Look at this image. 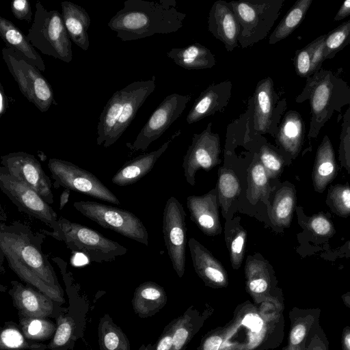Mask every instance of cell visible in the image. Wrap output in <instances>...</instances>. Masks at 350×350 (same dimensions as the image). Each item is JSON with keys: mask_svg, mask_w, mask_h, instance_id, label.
Here are the masks:
<instances>
[{"mask_svg": "<svg viewBox=\"0 0 350 350\" xmlns=\"http://www.w3.org/2000/svg\"><path fill=\"white\" fill-rule=\"evenodd\" d=\"M0 252L9 267L27 284L53 301L65 302L55 271L42 253L38 237L25 226L1 224Z\"/></svg>", "mask_w": 350, "mask_h": 350, "instance_id": "6da1fadb", "label": "cell"}, {"mask_svg": "<svg viewBox=\"0 0 350 350\" xmlns=\"http://www.w3.org/2000/svg\"><path fill=\"white\" fill-rule=\"evenodd\" d=\"M185 17L174 0H126L107 25L121 40L131 41L174 33L183 27Z\"/></svg>", "mask_w": 350, "mask_h": 350, "instance_id": "7a4b0ae2", "label": "cell"}, {"mask_svg": "<svg viewBox=\"0 0 350 350\" xmlns=\"http://www.w3.org/2000/svg\"><path fill=\"white\" fill-rule=\"evenodd\" d=\"M309 101L310 120L307 135L308 148L321 129L335 112L350 105V85L331 70L320 69L306 78L301 92L295 98L297 103Z\"/></svg>", "mask_w": 350, "mask_h": 350, "instance_id": "3957f363", "label": "cell"}, {"mask_svg": "<svg viewBox=\"0 0 350 350\" xmlns=\"http://www.w3.org/2000/svg\"><path fill=\"white\" fill-rule=\"evenodd\" d=\"M156 88L155 77L132 82L115 92L104 107L97 126L96 144L108 148L122 136Z\"/></svg>", "mask_w": 350, "mask_h": 350, "instance_id": "277c9868", "label": "cell"}, {"mask_svg": "<svg viewBox=\"0 0 350 350\" xmlns=\"http://www.w3.org/2000/svg\"><path fill=\"white\" fill-rule=\"evenodd\" d=\"M43 232L73 252L85 254L96 262H109L126 254L127 248L88 226L64 217L57 219L52 232Z\"/></svg>", "mask_w": 350, "mask_h": 350, "instance_id": "5b68a950", "label": "cell"}, {"mask_svg": "<svg viewBox=\"0 0 350 350\" xmlns=\"http://www.w3.org/2000/svg\"><path fill=\"white\" fill-rule=\"evenodd\" d=\"M27 37L42 54L66 63L72 59V43L64 24L62 14L49 11L40 1L36 3V12Z\"/></svg>", "mask_w": 350, "mask_h": 350, "instance_id": "8992f818", "label": "cell"}, {"mask_svg": "<svg viewBox=\"0 0 350 350\" xmlns=\"http://www.w3.org/2000/svg\"><path fill=\"white\" fill-rule=\"evenodd\" d=\"M284 0H241L229 1L240 25L238 40L247 48L265 38L279 17Z\"/></svg>", "mask_w": 350, "mask_h": 350, "instance_id": "52a82bcc", "label": "cell"}, {"mask_svg": "<svg viewBox=\"0 0 350 350\" xmlns=\"http://www.w3.org/2000/svg\"><path fill=\"white\" fill-rule=\"evenodd\" d=\"M3 59L18 85L21 94L41 112L56 102L52 87L41 71L21 53L12 49H2Z\"/></svg>", "mask_w": 350, "mask_h": 350, "instance_id": "ba28073f", "label": "cell"}, {"mask_svg": "<svg viewBox=\"0 0 350 350\" xmlns=\"http://www.w3.org/2000/svg\"><path fill=\"white\" fill-rule=\"evenodd\" d=\"M73 206L103 228L148 246V231L142 221L133 213L94 201H77L73 203Z\"/></svg>", "mask_w": 350, "mask_h": 350, "instance_id": "9c48e42d", "label": "cell"}, {"mask_svg": "<svg viewBox=\"0 0 350 350\" xmlns=\"http://www.w3.org/2000/svg\"><path fill=\"white\" fill-rule=\"evenodd\" d=\"M47 165L56 188L62 187L109 203L120 204L116 196L91 172L56 158L50 159Z\"/></svg>", "mask_w": 350, "mask_h": 350, "instance_id": "30bf717a", "label": "cell"}, {"mask_svg": "<svg viewBox=\"0 0 350 350\" xmlns=\"http://www.w3.org/2000/svg\"><path fill=\"white\" fill-rule=\"evenodd\" d=\"M0 188L21 211L54 228L57 214L50 204L36 190L10 175L2 167H0Z\"/></svg>", "mask_w": 350, "mask_h": 350, "instance_id": "8fae6325", "label": "cell"}, {"mask_svg": "<svg viewBox=\"0 0 350 350\" xmlns=\"http://www.w3.org/2000/svg\"><path fill=\"white\" fill-rule=\"evenodd\" d=\"M190 99V95L178 93L167 96L151 114L133 144H127L129 149L133 152L146 150L181 116Z\"/></svg>", "mask_w": 350, "mask_h": 350, "instance_id": "7c38bea8", "label": "cell"}, {"mask_svg": "<svg viewBox=\"0 0 350 350\" xmlns=\"http://www.w3.org/2000/svg\"><path fill=\"white\" fill-rule=\"evenodd\" d=\"M186 213L179 201L170 197L165 206L163 232L172 267L181 278L185 273L186 249Z\"/></svg>", "mask_w": 350, "mask_h": 350, "instance_id": "4fadbf2b", "label": "cell"}, {"mask_svg": "<svg viewBox=\"0 0 350 350\" xmlns=\"http://www.w3.org/2000/svg\"><path fill=\"white\" fill-rule=\"evenodd\" d=\"M1 165L10 175L36 190L49 204L54 202L51 180L33 154L18 151L3 155Z\"/></svg>", "mask_w": 350, "mask_h": 350, "instance_id": "5bb4252c", "label": "cell"}, {"mask_svg": "<svg viewBox=\"0 0 350 350\" xmlns=\"http://www.w3.org/2000/svg\"><path fill=\"white\" fill-rule=\"evenodd\" d=\"M212 122L200 133L193 136L191 144L184 157L183 167L188 183L194 185L195 175L202 169L209 171L221 163L220 138L211 131Z\"/></svg>", "mask_w": 350, "mask_h": 350, "instance_id": "9a60e30c", "label": "cell"}, {"mask_svg": "<svg viewBox=\"0 0 350 350\" xmlns=\"http://www.w3.org/2000/svg\"><path fill=\"white\" fill-rule=\"evenodd\" d=\"M254 127L260 133L276 137L280 119L286 108L285 98L280 97L270 77L260 80L254 94Z\"/></svg>", "mask_w": 350, "mask_h": 350, "instance_id": "2e32d148", "label": "cell"}, {"mask_svg": "<svg viewBox=\"0 0 350 350\" xmlns=\"http://www.w3.org/2000/svg\"><path fill=\"white\" fill-rule=\"evenodd\" d=\"M209 31L220 40L227 51L239 46L241 25L229 2L216 1L210 9L208 17Z\"/></svg>", "mask_w": 350, "mask_h": 350, "instance_id": "e0dca14e", "label": "cell"}, {"mask_svg": "<svg viewBox=\"0 0 350 350\" xmlns=\"http://www.w3.org/2000/svg\"><path fill=\"white\" fill-rule=\"evenodd\" d=\"M187 206L191 219L203 233L208 236H215L221 232L217 187L203 196L187 197Z\"/></svg>", "mask_w": 350, "mask_h": 350, "instance_id": "ac0fdd59", "label": "cell"}, {"mask_svg": "<svg viewBox=\"0 0 350 350\" xmlns=\"http://www.w3.org/2000/svg\"><path fill=\"white\" fill-rule=\"evenodd\" d=\"M232 90V83L228 80L208 86L196 100L187 116V122L193 124L221 111L228 105Z\"/></svg>", "mask_w": 350, "mask_h": 350, "instance_id": "d6986e66", "label": "cell"}, {"mask_svg": "<svg viewBox=\"0 0 350 350\" xmlns=\"http://www.w3.org/2000/svg\"><path fill=\"white\" fill-rule=\"evenodd\" d=\"M11 284L9 294L19 313L38 318H47L53 313V300L47 295L17 281H12Z\"/></svg>", "mask_w": 350, "mask_h": 350, "instance_id": "ffe728a7", "label": "cell"}, {"mask_svg": "<svg viewBox=\"0 0 350 350\" xmlns=\"http://www.w3.org/2000/svg\"><path fill=\"white\" fill-rule=\"evenodd\" d=\"M189 247L193 267L199 277L210 286L226 287L228 274L222 264L195 239H189Z\"/></svg>", "mask_w": 350, "mask_h": 350, "instance_id": "44dd1931", "label": "cell"}, {"mask_svg": "<svg viewBox=\"0 0 350 350\" xmlns=\"http://www.w3.org/2000/svg\"><path fill=\"white\" fill-rule=\"evenodd\" d=\"M321 309L293 307L289 312L288 343L282 350H306L308 340L320 325Z\"/></svg>", "mask_w": 350, "mask_h": 350, "instance_id": "7402d4cb", "label": "cell"}, {"mask_svg": "<svg viewBox=\"0 0 350 350\" xmlns=\"http://www.w3.org/2000/svg\"><path fill=\"white\" fill-rule=\"evenodd\" d=\"M305 124L301 115L295 110H289L280 123L275 137L279 148L295 159L299 154L304 141Z\"/></svg>", "mask_w": 350, "mask_h": 350, "instance_id": "603a6c76", "label": "cell"}, {"mask_svg": "<svg viewBox=\"0 0 350 350\" xmlns=\"http://www.w3.org/2000/svg\"><path fill=\"white\" fill-rule=\"evenodd\" d=\"M180 133V131L176 132L157 150L139 155L125 163L113 176L112 183L118 186L124 187L132 185L140 180L150 172L159 158L167 149L170 142Z\"/></svg>", "mask_w": 350, "mask_h": 350, "instance_id": "cb8c5ba5", "label": "cell"}, {"mask_svg": "<svg viewBox=\"0 0 350 350\" xmlns=\"http://www.w3.org/2000/svg\"><path fill=\"white\" fill-rule=\"evenodd\" d=\"M337 173L335 151L329 137L325 135L317 149L312 172L314 191L323 193L335 179Z\"/></svg>", "mask_w": 350, "mask_h": 350, "instance_id": "d4e9b609", "label": "cell"}, {"mask_svg": "<svg viewBox=\"0 0 350 350\" xmlns=\"http://www.w3.org/2000/svg\"><path fill=\"white\" fill-rule=\"evenodd\" d=\"M62 15L68 34L72 42L83 51L89 48L88 30L90 17L81 6L70 1L61 2Z\"/></svg>", "mask_w": 350, "mask_h": 350, "instance_id": "484cf974", "label": "cell"}, {"mask_svg": "<svg viewBox=\"0 0 350 350\" xmlns=\"http://www.w3.org/2000/svg\"><path fill=\"white\" fill-rule=\"evenodd\" d=\"M296 202V189L293 184L286 181L278 186L269 204V218L275 227L285 228L290 226Z\"/></svg>", "mask_w": 350, "mask_h": 350, "instance_id": "4316f807", "label": "cell"}, {"mask_svg": "<svg viewBox=\"0 0 350 350\" xmlns=\"http://www.w3.org/2000/svg\"><path fill=\"white\" fill-rule=\"evenodd\" d=\"M271 266L260 255L248 256L245 274L248 291L252 294L269 293L277 281Z\"/></svg>", "mask_w": 350, "mask_h": 350, "instance_id": "83f0119b", "label": "cell"}, {"mask_svg": "<svg viewBox=\"0 0 350 350\" xmlns=\"http://www.w3.org/2000/svg\"><path fill=\"white\" fill-rule=\"evenodd\" d=\"M0 36L6 47L21 53L29 62L40 71H44L45 64L42 57L20 29L12 22L0 16Z\"/></svg>", "mask_w": 350, "mask_h": 350, "instance_id": "f1b7e54d", "label": "cell"}, {"mask_svg": "<svg viewBox=\"0 0 350 350\" xmlns=\"http://www.w3.org/2000/svg\"><path fill=\"white\" fill-rule=\"evenodd\" d=\"M297 222L306 238L314 243L327 242L336 234V229L328 213L319 212L306 215L301 206H295Z\"/></svg>", "mask_w": 350, "mask_h": 350, "instance_id": "f546056e", "label": "cell"}, {"mask_svg": "<svg viewBox=\"0 0 350 350\" xmlns=\"http://www.w3.org/2000/svg\"><path fill=\"white\" fill-rule=\"evenodd\" d=\"M167 56L178 66L187 70L213 68L216 59L211 50L200 43H193L183 48H173Z\"/></svg>", "mask_w": 350, "mask_h": 350, "instance_id": "4dcf8cb0", "label": "cell"}, {"mask_svg": "<svg viewBox=\"0 0 350 350\" xmlns=\"http://www.w3.org/2000/svg\"><path fill=\"white\" fill-rule=\"evenodd\" d=\"M166 295L163 288L152 282H146L136 288L131 300L135 314L140 318L154 315L165 304Z\"/></svg>", "mask_w": 350, "mask_h": 350, "instance_id": "1f68e13d", "label": "cell"}, {"mask_svg": "<svg viewBox=\"0 0 350 350\" xmlns=\"http://www.w3.org/2000/svg\"><path fill=\"white\" fill-rule=\"evenodd\" d=\"M326 33L321 35L304 47L296 51L293 64L296 74L308 78L321 69L324 57V42Z\"/></svg>", "mask_w": 350, "mask_h": 350, "instance_id": "d6a6232c", "label": "cell"}, {"mask_svg": "<svg viewBox=\"0 0 350 350\" xmlns=\"http://www.w3.org/2000/svg\"><path fill=\"white\" fill-rule=\"evenodd\" d=\"M312 0H298L289 9L269 38V44H275L289 36L304 19Z\"/></svg>", "mask_w": 350, "mask_h": 350, "instance_id": "836d02e7", "label": "cell"}, {"mask_svg": "<svg viewBox=\"0 0 350 350\" xmlns=\"http://www.w3.org/2000/svg\"><path fill=\"white\" fill-rule=\"evenodd\" d=\"M98 337L99 350H131L127 336L107 314L100 319Z\"/></svg>", "mask_w": 350, "mask_h": 350, "instance_id": "e575fe53", "label": "cell"}, {"mask_svg": "<svg viewBox=\"0 0 350 350\" xmlns=\"http://www.w3.org/2000/svg\"><path fill=\"white\" fill-rule=\"evenodd\" d=\"M239 217L225 224V241L229 252L232 267L240 268L245 254L247 232L240 224Z\"/></svg>", "mask_w": 350, "mask_h": 350, "instance_id": "d590c367", "label": "cell"}, {"mask_svg": "<svg viewBox=\"0 0 350 350\" xmlns=\"http://www.w3.org/2000/svg\"><path fill=\"white\" fill-rule=\"evenodd\" d=\"M247 182L248 199L252 203L262 200L269 204V198L273 189L271 187L269 178L260 161H254L250 165L247 172Z\"/></svg>", "mask_w": 350, "mask_h": 350, "instance_id": "8d00e7d4", "label": "cell"}, {"mask_svg": "<svg viewBox=\"0 0 350 350\" xmlns=\"http://www.w3.org/2000/svg\"><path fill=\"white\" fill-rule=\"evenodd\" d=\"M219 205L222 207L223 214L229 210L232 202L238 198L240 191L239 178L230 169L219 168L217 184Z\"/></svg>", "mask_w": 350, "mask_h": 350, "instance_id": "74e56055", "label": "cell"}, {"mask_svg": "<svg viewBox=\"0 0 350 350\" xmlns=\"http://www.w3.org/2000/svg\"><path fill=\"white\" fill-rule=\"evenodd\" d=\"M19 325L24 336L33 341L49 340L54 335L57 323L46 318L25 316L19 313Z\"/></svg>", "mask_w": 350, "mask_h": 350, "instance_id": "f35d334b", "label": "cell"}, {"mask_svg": "<svg viewBox=\"0 0 350 350\" xmlns=\"http://www.w3.org/2000/svg\"><path fill=\"white\" fill-rule=\"evenodd\" d=\"M5 323L0 336V348L5 349L46 350V345L27 338L14 323Z\"/></svg>", "mask_w": 350, "mask_h": 350, "instance_id": "ab89813d", "label": "cell"}, {"mask_svg": "<svg viewBox=\"0 0 350 350\" xmlns=\"http://www.w3.org/2000/svg\"><path fill=\"white\" fill-rule=\"evenodd\" d=\"M259 157L269 179L278 178L282 173L284 165H290L292 161L280 148L267 144L260 148Z\"/></svg>", "mask_w": 350, "mask_h": 350, "instance_id": "60d3db41", "label": "cell"}, {"mask_svg": "<svg viewBox=\"0 0 350 350\" xmlns=\"http://www.w3.org/2000/svg\"><path fill=\"white\" fill-rule=\"evenodd\" d=\"M325 203L335 215L341 217L350 216V185H332L328 188Z\"/></svg>", "mask_w": 350, "mask_h": 350, "instance_id": "b9f144b4", "label": "cell"}, {"mask_svg": "<svg viewBox=\"0 0 350 350\" xmlns=\"http://www.w3.org/2000/svg\"><path fill=\"white\" fill-rule=\"evenodd\" d=\"M350 44V19L343 22L326 33L324 42L325 60L332 59L340 51Z\"/></svg>", "mask_w": 350, "mask_h": 350, "instance_id": "7bdbcfd3", "label": "cell"}, {"mask_svg": "<svg viewBox=\"0 0 350 350\" xmlns=\"http://www.w3.org/2000/svg\"><path fill=\"white\" fill-rule=\"evenodd\" d=\"M338 153L341 167L350 174V105L343 115Z\"/></svg>", "mask_w": 350, "mask_h": 350, "instance_id": "ee69618b", "label": "cell"}, {"mask_svg": "<svg viewBox=\"0 0 350 350\" xmlns=\"http://www.w3.org/2000/svg\"><path fill=\"white\" fill-rule=\"evenodd\" d=\"M56 323L57 327L55 334L47 345L50 350H59L68 345L75 328L73 319L68 316H59Z\"/></svg>", "mask_w": 350, "mask_h": 350, "instance_id": "f6af8a7d", "label": "cell"}, {"mask_svg": "<svg viewBox=\"0 0 350 350\" xmlns=\"http://www.w3.org/2000/svg\"><path fill=\"white\" fill-rule=\"evenodd\" d=\"M306 350H329L328 339L320 325L310 336Z\"/></svg>", "mask_w": 350, "mask_h": 350, "instance_id": "bcb514c9", "label": "cell"}, {"mask_svg": "<svg viewBox=\"0 0 350 350\" xmlns=\"http://www.w3.org/2000/svg\"><path fill=\"white\" fill-rule=\"evenodd\" d=\"M11 12L20 21L25 20L29 23L32 20V12L28 0L13 1L11 3Z\"/></svg>", "mask_w": 350, "mask_h": 350, "instance_id": "7dc6e473", "label": "cell"}, {"mask_svg": "<svg viewBox=\"0 0 350 350\" xmlns=\"http://www.w3.org/2000/svg\"><path fill=\"white\" fill-rule=\"evenodd\" d=\"M320 256L327 260H336L338 258H347L350 257V239L340 246L328 250L321 253Z\"/></svg>", "mask_w": 350, "mask_h": 350, "instance_id": "c3c4849f", "label": "cell"}, {"mask_svg": "<svg viewBox=\"0 0 350 350\" xmlns=\"http://www.w3.org/2000/svg\"><path fill=\"white\" fill-rule=\"evenodd\" d=\"M191 331L189 325H183L177 328L173 333V347L172 350H181L189 340Z\"/></svg>", "mask_w": 350, "mask_h": 350, "instance_id": "681fc988", "label": "cell"}, {"mask_svg": "<svg viewBox=\"0 0 350 350\" xmlns=\"http://www.w3.org/2000/svg\"><path fill=\"white\" fill-rule=\"evenodd\" d=\"M222 342L223 337L221 335H211L203 342L202 350H219Z\"/></svg>", "mask_w": 350, "mask_h": 350, "instance_id": "f907efd6", "label": "cell"}, {"mask_svg": "<svg viewBox=\"0 0 350 350\" xmlns=\"http://www.w3.org/2000/svg\"><path fill=\"white\" fill-rule=\"evenodd\" d=\"M350 15V0L345 1L340 5L336 16L334 21H339Z\"/></svg>", "mask_w": 350, "mask_h": 350, "instance_id": "816d5d0a", "label": "cell"}, {"mask_svg": "<svg viewBox=\"0 0 350 350\" xmlns=\"http://www.w3.org/2000/svg\"><path fill=\"white\" fill-rule=\"evenodd\" d=\"M340 342L342 350H350V326L343 328Z\"/></svg>", "mask_w": 350, "mask_h": 350, "instance_id": "f5cc1de1", "label": "cell"}, {"mask_svg": "<svg viewBox=\"0 0 350 350\" xmlns=\"http://www.w3.org/2000/svg\"><path fill=\"white\" fill-rule=\"evenodd\" d=\"M8 107V99L1 83H0V117L5 113Z\"/></svg>", "mask_w": 350, "mask_h": 350, "instance_id": "db71d44e", "label": "cell"}, {"mask_svg": "<svg viewBox=\"0 0 350 350\" xmlns=\"http://www.w3.org/2000/svg\"><path fill=\"white\" fill-rule=\"evenodd\" d=\"M70 191L71 190L69 189H64V190L62 192L59 200V210H62L67 204L70 194Z\"/></svg>", "mask_w": 350, "mask_h": 350, "instance_id": "11a10c76", "label": "cell"}, {"mask_svg": "<svg viewBox=\"0 0 350 350\" xmlns=\"http://www.w3.org/2000/svg\"><path fill=\"white\" fill-rule=\"evenodd\" d=\"M343 304L350 309V291H348L341 295Z\"/></svg>", "mask_w": 350, "mask_h": 350, "instance_id": "9f6ffc18", "label": "cell"}, {"mask_svg": "<svg viewBox=\"0 0 350 350\" xmlns=\"http://www.w3.org/2000/svg\"><path fill=\"white\" fill-rule=\"evenodd\" d=\"M137 350H154V346L152 344L142 345Z\"/></svg>", "mask_w": 350, "mask_h": 350, "instance_id": "6f0895ef", "label": "cell"}]
</instances>
